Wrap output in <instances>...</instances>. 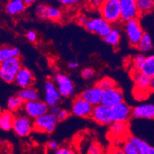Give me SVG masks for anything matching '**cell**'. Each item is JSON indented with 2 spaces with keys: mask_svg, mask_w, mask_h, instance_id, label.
<instances>
[{
  "mask_svg": "<svg viewBox=\"0 0 154 154\" xmlns=\"http://www.w3.org/2000/svg\"><path fill=\"white\" fill-rule=\"evenodd\" d=\"M99 12L101 18L111 25L117 23L121 21L120 0H103Z\"/></svg>",
  "mask_w": 154,
  "mask_h": 154,
  "instance_id": "obj_1",
  "label": "cell"
},
{
  "mask_svg": "<svg viewBox=\"0 0 154 154\" xmlns=\"http://www.w3.org/2000/svg\"><path fill=\"white\" fill-rule=\"evenodd\" d=\"M22 68L20 58H14L1 63L0 78L4 82L8 84L15 82L16 75Z\"/></svg>",
  "mask_w": 154,
  "mask_h": 154,
  "instance_id": "obj_2",
  "label": "cell"
},
{
  "mask_svg": "<svg viewBox=\"0 0 154 154\" xmlns=\"http://www.w3.org/2000/svg\"><path fill=\"white\" fill-rule=\"evenodd\" d=\"M124 29L129 44L133 47H137L145 33L139 19H134L124 22Z\"/></svg>",
  "mask_w": 154,
  "mask_h": 154,
  "instance_id": "obj_3",
  "label": "cell"
},
{
  "mask_svg": "<svg viewBox=\"0 0 154 154\" xmlns=\"http://www.w3.org/2000/svg\"><path fill=\"white\" fill-rule=\"evenodd\" d=\"M12 130L19 137H28L34 130V120L26 113H17L14 118Z\"/></svg>",
  "mask_w": 154,
  "mask_h": 154,
  "instance_id": "obj_4",
  "label": "cell"
},
{
  "mask_svg": "<svg viewBox=\"0 0 154 154\" xmlns=\"http://www.w3.org/2000/svg\"><path fill=\"white\" fill-rule=\"evenodd\" d=\"M58 122L57 117L48 112L34 120V130L38 132L51 134L54 131Z\"/></svg>",
  "mask_w": 154,
  "mask_h": 154,
  "instance_id": "obj_5",
  "label": "cell"
},
{
  "mask_svg": "<svg viewBox=\"0 0 154 154\" xmlns=\"http://www.w3.org/2000/svg\"><path fill=\"white\" fill-rule=\"evenodd\" d=\"M85 29L91 33L98 35L99 36L104 38L106 36L110 34L113 27L111 24L107 22L103 18L97 17L89 19V22Z\"/></svg>",
  "mask_w": 154,
  "mask_h": 154,
  "instance_id": "obj_6",
  "label": "cell"
},
{
  "mask_svg": "<svg viewBox=\"0 0 154 154\" xmlns=\"http://www.w3.org/2000/svg\"><path fill=\"white\" fill-rule=\"evenodd\" d=\"M49 108L47 103L42 100L26 102L24 103L22 110L28 117L34 120L38 117L44 115L49 112Z\"/></svg>",
  "mask_w": 154,
  "mask_h": 154,
  "instance_id": "obj_7",
  "label": "cell"
},
{
  "mask_svg": "<svg viewBox=\"0 0 154 154\" xmlns=\"http://www.w3.org/2000/svg\"><path fill=\"white\" fill-rule=\"evenodd\" d=\"M61 95L53 80H47L44 85V101L49 107L58 106L61 100Z\"/></svg>",
  "mask_w": 154,
  "mask_h": 154,
  "instance_id": "obj_8",
  "label": "cell"
},
{
  "mask_svg": "<svg viewBox=\"0 0 154 154\" xmlns=\"http://www.w3.org/2000/svg\"><path fill=\"white\" fill-rule=\"evenodd\" d=\"M59 93L63 97H70L75 93V85L71 78L64 74H56L53 78Z\"/></svg>",
  "mask_w": 154,
  "mask_h": 154,
  "instance_id": "obj_9",
  "label": "cell"
},
{
  "mask_svg": "<svg viewBox=\"0 0 154 154\" xmlns=\"http://www.w3.org/2000/svg\"><path fill=\"white\" fill-rule=\"evenodd\" d=\"M110 114L112 123H127L133 116V108H131L125 102H122L110 108Z\"/></svg>",
  "mask_w": 154,
  "mask_h": 154,
  "instance_id": "obj_10",
  "label": "cell"
},
{
  "mask_svg": "<svg viewBox=\"0 0 154 154\" xmlns=\"http://www.w3.org/2000/svg\"><path fill=\"white\" fill-rule=\"evenodd\" d=\"M122 102H124V94L120 88L116 86L103 91L101 104L111 108Z\"/></svg>",
  "mask_w": 154,
  "mask_h": 154,
  "instance_id": "obj_11",
  "label": "cell"
},
{
  "mask_svg": "<svg viewBox=\"0 0 154 154\" xmlns=\"http://www.w3.org/2000/svg\"><path fill=\"white\" fill-rule=\"evenodd\" d=\"M121 9V22H126L134 19H138L140 14L136 0H120Z\"/></svg>",
  "mask_w": 154,
  "mask_h": 154,
  "instance_id": "obj_12",
  "label": "cell"
},
{
  "mask_svg": "<svg viewBox=\"0 0 154 154\" xmlns=\"http://www.w3.org/2000/svg\"><path fill=\"white\" fill-rule=\"evenodd\" d=\"M36 14L39 19L43 20L58 21L61 18V9L52 5L39 4L36 7Z\"/></svg>",
  "mask_w": 154,
  "mask_h": 154,
  "instance_id": "obj_13",
  "label": "cell"
},
{
  "mask_svg": "<svg viewBox=\"0 0 154 154\" xmlns=\"http://www.w3.org/2000/svg\"><path fill=\"white\" fill-rule=\"evenodd\" d=\"M94 107L91 104L82 98L81 97H77L73 100L71 105V113L78 117H91Z\"/></svg>",
  "mask_w": 154,
  "mask_h": 154,
  "instance_id": "obj_14",
  "label": "cell"
},
{
  "mask_svg": "<svg viewBox=\"0 0 154 154\" xmlns=\"http://www.w3.org/2000/svg\"><path fill=\"white\" fill-rule=\"evenodd\" d=\"M91 117L94 121L100 125H110L112 124L110 108L103 104L94 107Z\"/></svg>",
  "mask_w": 154,
  "mask_h": 154,
  "instance_id": "obj_15",
  "label": "cell"
},
{
  "mask_svg": "<svg viewBox=\"0 0 154 154\" xmlns=\"http://www.w3.org/2000/svg\"><path fill=\"white\" fill-rule=\"evenodd\" d=\"M103 94V89L96 85L95 86L85 89L84 91L82 92L80 97L90 104H91L93 107H95L99 104H101Z\"/></svg>",
  "mask_w": 154,
  "mask_h": 154,
  "instance_id": "obj_16",
  "label": "cell"
},
{
  "mask_svg": "<svg viewBox=\"0 0 154 154\" xmlns=\"http://www.w3.org/2000/svg\"><path fill=\"white\" fill-rule=\"evenodd\" d=\"M133 80L135 84V88L139 92L140 95H146L147 92H151L149 88L150 79L149 77L138 71H133Z\"/></svg>",
  "mask_w": 154,
  "mask_h": 154,
  "instance_id": "obj_17",
  "label": "cell"
},
{
  "mask_svg": "<svg viewBox=\"0 0 154 154\" xmlns=\"http://www.w3.org/2000/svg\"><path fill=\"white\" fill-rule=\"evenodd\" d=\"M15 83L21 88H27L32 87L35 83L34 75L29 68L22 67L16 75Z\"/></svg>",
  "mask_w": 154,
  "mask_h": 154,
  "instance_id": "obj_18",
  "label": "cell"
},
{
  "mask_svg": "<svg viewBox=\"0 0 154 154\" xmlns=\"http://www.w3.org/2000/svg\"><path fill=\"white\" fill-rule=\"evenodd\" d=\"M133 117L139 119H154V104L144 103L133 108Z\"/></svg>",
  "mask_w": 154,
  "mask_h": 154,
  "instance_id": "obj_19",
  "label": "cell"
},
{
  "mask_svg": "<svg viewBox=\"0 0 154 154\" xmlns=\"http://www.w3.org/2000/svg\"><path fill=\"white\" fill-rule=\"evenodd\" d=\"M27 5L24 0H9L5 5V12L10 15H17L26 10Z\"/></svg>",
  "mask_w": 154,
  "mask_h": 154,
  "instance_id": "obj_20",
  "label": "cell"
},
{
  "mask_svg": "<svg viewBox=\"0 0 154 154\" xmlns=\"http://www.w3.org/2000/svg\"><path fill=\"white\" fill-rule=\"evenodd\" d=\"M129 140L132 142L137 146L140 154H154V147L151 146L148 143L143 140L135 136H130L127 137Z\"/></svg>",
  "mask_w": 154,
  "mask_h": 154,
  "instance_id": "obj_21",
  "label": "cell"
},
{
  "mask_svg": "<svg viewBox=\"0 0 154 154\" xmlns=\"http://www.w3.org/2000/svg\"><path fill=\"white\" fill-rule=\"evenodd\" d=\"M20 50L18 48L12 46H2L0 49V62L2 63L7 60L20 57Z\"/></svg>",
  "mask_w": 154,
  "mask_h": 154,
  "instance_id": "obj_22",
  "label": "cell"
},
{
  "mask_svg": "<svg viewBox=\"0 0 154 154\" xmlns=\"http://www.w3.org/2000/svg\"><path fill=\"white\" fill-rule=\"evenodd\" d=\"M17 96H19L25 103L29 101H35V100H38L39 99L38 91L36 88H33V87L21 89L18 92Z\"/></svg>",
  "mask_w": 154,
  "mask_h": 154,
  "instance_id": "obj_23",
  "label": "cell"
},
{
  "mask_svg": "<svg viewBox=\"0 0 154 154\" xmlns=\"http://www.w3.org/2000/svg\"><path fill=\"white\" fill-rule=\"evenodd\" d=\"M15 115L9 110H3L0 116V127L2 131H9L12 129Z\"/></svg>",
  "mask_w": 154,
  "mask_h": 154,
  "instance_id": "obj_24",
  "label": "cell"
},
{
  "mask_svg": "<svg viewBox=\"0 0 154 154\" xmlns=\"http://www.w3.org/2000/svg\"><path fill=\"white\" fill-rule=\"evenodd\" d=\"M140 71L150 78H154V54L146 56L145 61Z\"/></svg>",
  "mask_w": 154,
  "mask_h": 154,
  "instance_id": "obj_25",
  "label": "cell"
},
{
  "mask_svg": "<svg viewBox=\"0 0 154 154\" xmlns=\"http://www.w3.org/2000/svg\"><path fill=\"white\" fill-rule=\"evenodd\" d=\"M152 47H153V43H152V38L148 33L145 32L137 48L141 52L147 53L152 50Z\"/></svg>",
  "mask_w": 154,
  "mask_h": 154,
  "instance_id": "obj_26",
  "label": "cell"
},
{
  "mask_svg": "<svg viewBox=\"0 0 154 154\" xmlns=\"http://www.w3.org/2000/svg\"><path fill=\"white\" fill-rule=\"evenodd\" d=\"M25 102L19 96L9 97L7 100V108L8 110L12 112H17L23 107Z\"/></svg>",
  "mask_w": 154,
  "mask_h": 154,
  "instance_id": "obj_27",
  "label": "cell"
},
{
  "mask_svg": "<svg viewBox=\"0 0 154 154\" xmlns=\"http://www.w3.org/2000/svg\"><path fill=\"white\" fill-rule=\"evenodd\" d=\"M140 15H146L154 10V0H136Z\"/></svg>",
  "mask_w": 154,
  "mask_h": 154,
  "instance_id": "obj_28",
  "label": "cell"
},
{
  "mask_svg": "<svg viewBox=\"0 0 154 154\" xmlns=\"http://www.w3.org/2000/svg\"><path fill=\"white\" fill-rule=\"evenodd\" d=\"M127 123L113 122L110 125V133L116 137H120L124 135V134H127Z\"/></svg>",
  "mask_w": 154,
  "mask_h": 154,
  "instance_id": "obj_29",
  "label": "cell"
},
{
  "mask_svg": "<svg viewBox=\"0 0 154 154\" xmlns=\"http://www.w3.org/2000/svg\"><path fill=\"white\" fill-rule=\"evenodd\" d=\"M104 41L107 44L116 47L119 45L120 42V32L118 28L113 27V29L110 32V34L104 38Z\"/></svg>",
  "mask_w": 154,
  "mask_h": 154,
  "instance_id": "obj_30",
  "label": "cell"
},
{
  "mask_svg": "<svg viewBox=\"0 0 154 154\" xmlns=\"http://www.w3.org/2000/svg\"><path fill=\"white\" fill-rule=\"evenodd\" d=\"M97 85L98 87H100L101 89H103V91L109 89V88H114V87L117 86V84H116L115 81L113 79H112L111 78H103L102 79H100L97 83Z\"/></svg>",
  "mask_w": 154,
  "mask_h": 154,
  "instance_id": "obj_31",
  "label": "cell"
},
{
  "mask_svg": "<svg viewBox=\"0 0 154 154\" xmlns=\"http://www.w3.org/2000/svg\"><path fill=\"white\" fill-rule=\"evenodd\" d=\"M121 149L125 154H140L137 146L128 139L123 143Z\"/></svg>",
  "mask_w": 154,
  "mask_h": 154,
  "instance_id": "obj_32",
  "label": "cell"
},
{
  "mask_svg": "<svg viewBox=\"0 0 154 154\" xmlns=\"http://www.w3.org/2000/svg\"><path fill=\"white\" fill-rule=\"evenodd\" d=\"M146 56L143 54H138L134 57L133 59V67L134 71H140L144 61H145Z\"/></svg>",
  "mask_w": 154,
  "mask_h": 154,
  "instance_id": "obj_33",
  "label": "cell"
},
{
  "mask_svg": "<svg viewBox=\"0 0 154 154\" xmlns=\"http://www.w3.org/2000/svg\"><path fill=\"white\" fill-rule=\"evenodd\" d=\"M87 154H104L103 148L97 143H92L88 149Z\"/></svg>",
  "mask_w": 154,
  "mask_h": 154,
  "instance_id": "obj_34",
  "label": "cell"
},
{
  "mask_svg": "<svg viewBox=\"0 0 154 154\" xmlns=\"http://www.w3.org/2000/svg\"><path fill=\"white\" fill-rule=\"evenodd\" d=\"M94 74V71L91 68H84L82 71V73H81L82 78H84L85 80H89L93 78Z\"/></svg>",
  "mask_w": 154,
  "mask_h": 154,
  "instance_id": "obj_35",
  "label": "cell"
},
{
  "mask_svg": "<svg viewBox=\"0 0 154 154\" xmlns=\"http://www.w3.org/2000/svg\"><path fill=\"white\" fill-rule=\"evenodd\" d=\"M51 154H76L71 148L68 146H60L59 149L52 152Z\"/></svg>",
  "mask_w": 154,
  "mask_h": 154,
  "instance_id": "obj_36",
  "label": "cell"
},
{
  "mask_svg": "<svg viewBox=\"0 0 154 154\" xmlns=\"http://www.w3.org/2000/svg\"><path fill=\"white\" fill-rule=\"evenodd\" d=\"M89 19L86 15H84V14H81L77 17V23L78 25H80L82 27H86L87 25H88V22H89Z\"/></svg>",
  "mask_w": 154,
  "mask_h": 154,
  "instance_id": "obj_37",
  "label": "cell"
},
{
  "mask_svg": "<svg viewBox=\"0 0 154 154\" xmlns=\"http://www.w3.org/2000/svg\"><path fill=\"white\" fill-rule=\"evenodd\" d=\"M26 38L31 42H35L38 40V35L35 31L29 30L26 33Z\"/></svg>",
  "mask_w": 154,
  "mask_h": 154,
  "instance_id": "obj_38",
  "label": "cell"
},
{
  "mask_svg": "<svg viewBox=\"0 0 154 154\" xmlns=\"http://www.w3.org/2000/svg\"><path fill=\"white\" fill-rule=\"evenodd\" d=\"M47 148L48 150H51L52 152L57 150L58 149L60 148V145L57 141L54 140H49L47 143Z\"/></svg>",
  "mask_w": 154,
  "mask_h": 154,
  "instance_id": "obj_39",
  "label": "cell"
},
{
  "mask_svg": "<svg viewBox=\"0 0 154 154\" xmlns=\"http://www.w3.org/2000/svg\"><path fill=\"white\" fill-rule=\"evenodd\" d=\"M70 115V113L67 110H64V109H61V111L59 112L58 115H57V118H58V121L59 122H62L64 120H66Z\"/></svg>",
  "mask_w": 154,
  "mask_h": 154,
  "instance_id": "obj_40",
  "label": "cell"
},
{
  "mask_svg": "<svg viewBox=\"0 0 154 154\" xmlns=\"http://www.w3.org/2000/svg\"><path fill=\"white\" fill-rule=\"evenodd\" d=\"M58 1L61 5H64V6H71V5L79 3L82 0H58Z\"/></svg>",
  "mask_w": 154,
  "mask_h": 154,
  "instance_id": "obj_41",
  "label": "cell"
},
{
  "mask_svg": "<svg viewBox=\"0 0 154 154\" xmlns=\"http://www.w3.org/2000/svg\"><path fill=\"white\" fill-rule=\"evenodd\" d=\"M61 109L58 106H54V107H51L49 108V112L51 113H52V114H54V115H55L56 117H57V115H58V113H59V112L61 111Z\"/></svg>",
  "mask_w": 154,
  "mask_h": 154,
  "instance_id": "obj_42",
  "label": "cell"
},
{
  "mask_svg": "<svg viewBox=\"0 0 154 154\" xmlns=\"http://www.w3.org/2000/svg\"><path fill=\"white\" fill-rule=\"evenodd\" d=\"M78 66H79V64H78V62H77V61H70L68 64V67L71 70L77 69V68H78Z\"/></svg>",
  "mask_w": 154,
  "mask_h": 154,
  "instance_id": "obj_43",
  "label": "cell"
},
{
  "mask_svg": "<svg viewBox=\"0 0 154 154\" xmlns=\"http://www.w3.org/2000/svg\"><path fill=\"white\" fill-rule=\"evenodd\" d=\"M113 154H125L124 152L123 151V149L121 148H119V147H114L113 149H110Z\"/></svg>",
  "mask_w": 154,
  "mask_h": 154,
  "instance_id": "obj_44",
  "label": "cell"
},
{
  "mask_svg": "<svg viewBox=\"0 0 154 154\" xmlns=\"http://www.w3.org/2000/svg\"><path fill=\"white\" fill-rule=\"evenodd\" d=\"M103 0H91V4L93 6L97 7V8H100L101 5Z\"/></svg>",
  "mask_w": 154,
  "mask_h": 154,
  "instance_id": "obj_45",
  "label": "cell"
},
{
  "mask_svg": "<svg viewBox=\"0 0 154 154\" xmlns=\"http://www.w3.org/2000/svg\"><path fill=\"white\" fill-rule=\"evenodd\" d=\"M149 88L151 91H154V78L150 79V84H149Z\"/></svg>",
  "mask_w": 154,
  "mask_h": 154,
  "instance_id": "obj_46",
  "label": "cell"
},
{
  "mask_svg": "<svg viewBox=\"0 0 154 154\" xmlns=\"http://www.w3.org/2000/svg\"><path fill=\"white\" fill-rule=\"evenodd\" d=\"M36 1H37V0H24V2H26L27 5H32V4L34 3V2H35Z\"/></svg>",
  "mask_w": 154,
  "mask_h": 154,
  "instance_id": "obj_47",
  "label": "cell"
}]
</instances>
